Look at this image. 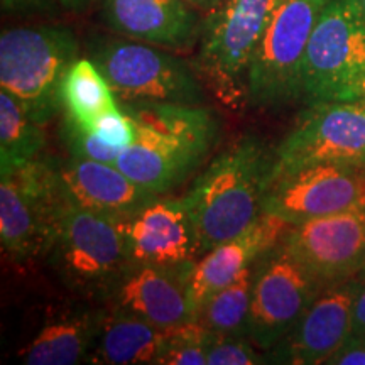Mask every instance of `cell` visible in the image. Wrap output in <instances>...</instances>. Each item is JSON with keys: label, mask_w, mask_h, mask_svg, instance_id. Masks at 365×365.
I'll use <instances>...</instances> for the list:
<instances>
[{"label": "cell", "mask_w": 365, "mask_h": 365, "mask_svg": "<svg viewBox=\"0 0 365 365\" xmlns=\"http://www.w3.org/2000/svg\"><path fill=\"white\" fill-rule=\"evenodd\" d=\"M134 124V143L117 168L156 195L175 190L208 156L218 137V118L202 105L118 102Z\"/></svg>", "instance_id": "1"}, {"label": "cell", "mask_w": 365, "mask_h": 365, "mask_svg": "<svg viewBox=\"0 0 365 365\" xmlns=\"http://www.w3.org/2000/svg\"><path fill=\"white\" fill-rule=\"evenodd\" d=\"M272 156L257 137L245 135L222 150L182 196L196 250L203 255L245 232L262 215Z\"/></svg>", "instance_id": "2"}, {"label": "cell", "mask_w": 365, "mask_h": 365, "mask_svg": "<svg viewBox=\"0 0 365 365\" xmlns=\"http://www.w3.org/2000/svg\"><path fill=\"white\" fill-rule=\"evenodd\" d=\"M80 44L70 27L33 26L0 36V86L41 125L61 108V85L78 59Z\"/></svg>", "instance_id": "3"}, {"label": "cell", "mask_w": 365, "mask_h": 365, "mask_svg": "<svg viewBox=\"0 0 365 365\" xmlns=\"http://www.w3.org/2000/svg\"><path fill=\"white\" fill-rule=\"evenodd\" d=\"M49 255L68 289L107 303L132 264L124 222L75 203L63 217Z\"/></svg>", "instance_id": "4"}, {"label": "cell", "mask_w": 365, "mask_h": 365, "mask_svg": "<svg viewBox=\"0 0 365 365\" xmlns=\"http://www.w3.org/2000/svg\"><path fill=\"white\" fill-rule=\"evenodd\" d=\"M0 242L16 261L49 254L73 203L59 166L31 159L0 175Z\"/></svg>", "instance_id": "5"}, {"label": "cell", "mask_w": 365, "mask_h": 365, "mask_svg": "<svg viewBox=\"0 0 365 365\" xmlns=\"http://www.w3.org/2000/svg\"><path fill=\"white\" fill-rule=\"evenodd\" d=\"M281 0H222L202 27L198 76L230 108L247 103L250 63Z\"/></svg>", "instance_id": "6"}, {"label": "cell", "mask_w": 365, "mask_h": 365, "mask_svg": "<svg viewBox=\"0 0 365 365\" xmlns=\"http://www.w3.org/2000/svg\"><path fill=\"white\" fill-rule=\"evenodd\" d=\"M301 95L318 102L365 98V12L359 0L328 4L303 59Z\"/></svg>", "instance_id": "7"}, {"label": "cell", "mask_w": 365, "mask_h": 365, "mask_svg": "<svg viewBox=\"0 0 365 365\" xmlns=\"http://www.w3.org/2000/svg\"><path fill=\"white\" fill-rule=\"evenodd\" d=\"M118 102L202 105V78L175 54L140 41L107 39L91 51Z\"/></svg>", "instance_id": "8"}, {"label": "cell", "mask_w": 365, "mask_h": 365, "mask_svg": "<svg viewBox=\"0 0 365 365\" xmlns=\"http://www.w3.org/2000/svg\"><path fill=\"white\" fill-rule=\"evenodd\" d=\"M331 0H281L247 75V105L277 107L301 95L308 43Z\"/></svg>", "instance_id": "9"}, {"label": "cell", "mask_w": 365, "mask_h": 365, "mask_svg": "<svg viewBox=\"0 0 365 365\" xmlns=\"http://www.w3.org/2000/svg\"><path fill=\"white\" fill-rule=\"evenodd\" d=\"M314 164L365 166V107L360 102H318L301 113L272 156L271 178Z\"/></svg>", "instance_id": "10"}, {"label": "cell", "mask_w": 365, "mask_h": 365, "mask_svg": "<svg viewBox=\"0 0 365 365\" xmlns=\"http://www.w3.org/2000/svg\"><path fill=\"white\" fill-rule=\"evenodd\" d=\"M323 286L281 242L254 264L249 339L262 350H274L293 331Z\"/></svg>", "instance_id": "11"}, {"label": "cell", "mask_w": 365, "mask_h": 365, "mask_svg": "<svg viewBox=\"0 0 365 365\" xmlns=\"http://www.w3.org/2000/svg\"><path fill=\"white\" fill-rule=\"evenodd\" d=\"M365 205V166L314 164L269 181L262 212L291 225Z\"/></svg>", "instance_id": "12"}, {"label": "cell", "mask_w": 365, "mask_h": 365, "mask_svg": "<svg viewBox=\"0 0 365 365\" xmlns=\"http://www.w3.org/2000/svg\"><path fill=\"white\" fill-rule=\"evenodd\" d=\"M281 245L323 287L359 277L365 266V205L294 223Z\"/></svg>", "instance_id": "13"}, {"label": "cell", "mask_w": 365, "mask_h": 365, "mask_svg": "<svg viewBox=\"0 0 365 365\" xmlns=\"http://www.w3.org/2000/svg\"><path fill=\"white\" fill-rule=\"evenodd\" d=\"M359 277L325 286L309 304L298 325L274 352L277 362L294 365L327 364L352 335L354 299Z\"/></svg>", "instance_id": "14"}, {"label": "cell", "mask_w": 365, "mask_h": 365, "mask_svg": "<svg viewBox=\"0 0 365 365\" xmlns=\"http://www.w3.org/2000/svg\"><path fill=\"white\" fill-rule=\"evenodd\" d=\"M291 223L262 213L261 217L234 239L222 242L195 261L188 276L190 318L198 319L205 303L232 284L245 269L254 266L269 249L277 245Z\"/></svg>", "instance_id": "15"}, {"label": "cell", "mask_w": 365, "mask_h": 365, "mask_svg": "<svg viewBox=\"0 0 365 365\" xmlns=\"http://www.w3.org/2000/svg\"><path fill=\"white\" fill-rule=\"evenodd\" d=\"M193 264H130L108 303L163 330L182 325L191 319L188 276Z\"/></svg>", "instance_id": "16"}, {"label": "cell", "mask_w": 365, "mask_h": 365, "mask_svg": "<svg viewBox=\"0 0 365 365\" xmlns=\"http://www.w3.org/2000/svg\"><path fill=\"white\" fill-rule=\"evenodd\" d=\"M132 264L182 266L198 257L195 232L181 200H154L124 222Z\"/></svg>", "instance_id": "17"}, {"label": "cell", "mask_w": 365, "mask_h": 365, "mask_svg": "<svg viewBox=\"0 0 365 365\" xmlns=\"http://www.w3.org/2000/svg\"><path fill=\"white\" fill-rule=\"evenodd\" d=\"M103 17L113 33L170 49H188L202 29L186 0H103Z\"/></svg>", "instance_id": "18"}, {"label": "cell", "mask_w": 365, "mask_h": 365, "mask_svg": "<svg viewBox=\"0 0 365 365\" xmlns=\"http://www.w3.org/2000/svg\"><path fill=\"white\" fill-rule=\"evenodd\" d=\"M59 171L73 203L120 222L129 220L161 196L137 185L115 164L71 156Z\"/></svg>", "instance_id": "19"}, {"label": "cell", "mask_w": 365, "mask_h": 365, "mask_svg": "<svg viewBox=\"0 0 365 365\" xmlns=\"http://www.w3.org/2000/svg\"><path fill=\"white\" fill-rule=\"evenodd\" d=\"M170 333L110 304L100 318L98 335L86 362L98 365L158 364Z\"/></svg>", "instance_id": "20"}, {"label": "cell", "mask_w": 365, "mask_h": 365, "mask_svg": "<svg viewBox=\"0 0 365 365\" xmlns=\"http://www.w3.org/2000/svg\"><path fill=\"white\" fill-rule=\"evenodd\" d=\"M102 312L70 309L46 322L22 352L27 365H73L86 362L98 335Z\"/></svg>", "instance_id": "21"}, {"label": "cell", "mask_w": 365, "mask_h": 365, "mask_svg": "<svg viewBox=\"0 0 365 365\" xmlns=\"http://www.w3.org/2000/svg\"><path fill=\"white\" fill-rule=\"evenodd\" d=\"M65 117L81 127H91L107 112L115 110L118 98L91 58H78L61 85Z\"/></svg>", "instance_id": "22"}, {"label": "cell", "mask_w": 365, "mask_h": 365, "mask_svg": "<svg viewBox=\"0 0 365 365\" xmlns=\"http://www.w3.org/2000/svg\"><path fill=\"white\" fill-rule=\"evenodd\" d=\"M46 145L43 125L7 91H0V175L39 156Z\"/></svg>", "instance_id": "23"}, {"label": "cell", "mask_w": 365, "mask_h": 365, "mask_svg": "<svg viewBox=\"0 0 365 365\" xmlns=\"http://www.w3.org/2000/svg\"><path fill=\"white\" fill-rule=\"evenodd\" d=\"M252 281L254 266H250L232 284L223 287L205 303L198 322L203 323L217 336L249 339Z\"/></svg>", "instance_id": "24"}, {"label": "cell", "mask_w": 365, "mask_h": 365, "mask_svg": "<svg viewBox=\"0 0 365 365\" xmlns=\"http://www.w3.org/2000/svg\"><path fill=\"white\" fill-rule=\"evenodd\" d=\"M63 137L70 149L71 156L91 159V161L115 164L120 158L122 150L112 148L100 137L97 132L86 129L73 122L71 118L65 117V127H63Z\"/></svg>", "instance_id": "25"}, {"label": "cell", "mask_w": 365, "mask_h": 365, "mask_svg": "<svg viewBox=\"0 0 365 365\" xmlns=\"http://www.w3.org/2000/svg\"><path fill=\"white\" fill-rule=\"evenodd\" d=\"M266 355L259 352L245 336H215L208 350V365H257L266 364Z\"/></svg>", "instance_id": "26"}, {"label": "cell", "mask_w": 365, "mask_h": 365, "mask_svg": "<svg viewBox=\"0 0 365 365\" xmlns=\"http://www.w3.org/2000/svg\"><path fill=\"white\" fill-rule=\"evenodd\" d=\"M86 129L95 130L105 143L122 150V153L134 143V124H132L129 113L122 110L120 105H118L115 110L105 113L93 125L86 127Z\"/></svg>", "instance_id": "27"}, {"label": "cell", "mask_w": 365, "mask_h": 365, "mask_svg": "<svg viewBox=\"0 0 365 365\" xmlns=\"http://www.w3.org/2000/svg\"><path fill=\"white\" fill-rule=\"evenodd\" d=\"M327 365H365V335H350Z\"/></svg>", "instance_id": "28"}, {"label": "cell", "mask_w": 365, "mask_h": 365, "mask_svg": "<svg viewBox=\"0 0 365 365\" xmlns=\"http://www.w3.org/2000/svg\"><path fill=\"white\" fill-rule=\"evenodd\" d=\"M352 335H365V281L362 279H360V286L354 299Z\"/></svg>", "instance_id": "29"}, {"label": "cell", "mask_w": 365, "mask_h": 365, "mask_svg": "<svg viewBox=\"0 0 365 365\" xmlns=\"http://www.w3.org/2000/svg\"><path fill=\"white\" fill-rule=\"evenodd\" d=\"M4 11H24V9L44 7L51 0H0Z\"/></svg>", "instance_id": "30"}, {"label": "cell", "mask_w": 365, "mask_h": 365, "mask_svg": "<svg viewBox=\"0 0 365 365\" xmlns=\"http://www.w3.org/2000/svg\"><path fill=\"white\" fill-rule=\"evenodd\" d=\"M59 4L70 12H83L93 4V0H59Z\"/></svg>", "instance_id": "31"}, {"label": "cell", "mask_w": 365, "mask_h": 365, "mask_svg": "<svg viewBox=\"0 0 365 365\" xmlns=\"http://www.w3.org/2000/svg\"><path fill=\"white\" fill-rule=\"evenodd\" d=\"M186 2L191 4V6H198L205 9H215L222 0H186Z\"/></svg>", "instance_id": "32"}, {"label": "cell", "mask_w": 365, "mask_h": 365, "mask_svg": "<svg viewBox=\"0 0 365 365\" xmlns=\"http://www.w3.org/2000/svg\"><path fill=\"white\" fill-rule=\"evenodd\" d=\"M359 277H360V279H362V281H365V266H364V269H362V272L359 274Z\"/></svg>", "instance_id": "33"}, {"label": "cell", "mask_w": 365, "mask_h": 365, "mask_svg": "<svg viewBox=\"0 0 365 365\" xmlns=\"http://www.w3.org/2000/svg\"><path fill=\"white\" fill-rule=\"evenodd\" d=\"M360 2V6H362V9H364V12H365V0H359Z\"/></svg>", "instance_id": "34"}, {"label": "cell", "mask_w": 365, "mask_h": 365, "mask_svg": "<svg viewBox=\"0 0 365 365\" xmlns=\"http://www.w3.org/2000/svg\"><path fill=\"white\" fill-rule=\"evenodd\" d=\"M360 103H362V105H364V107H365V98H362V100H360Z\"/></svg>", "instance_id": "35"}]
</instances>
